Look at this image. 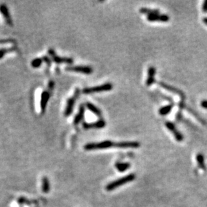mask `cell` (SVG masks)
<instances>
[{
	"mask_svg": "<svg viewBox=\"0 0 207 207\" xmlns=\"http://www.w3.org/2000/svg\"><path fill=\"white\" fill-rule=\"evenodd\" d=\"M42 190L44 193H47L50 190V184H49L48 179L46 177H44L42 178Z\"/></svg>",
	"mask_w": 207,
	"mask_h": 207,
	"instance_id": "ffe728a7",
	"label": "cell"
},
{
	"mask_svg": "<svg viewBox=\"0 0 207 207\" xmlns=\"http://www.w3.org/2000/svg\"><path fill=\"white\" fill-rule=\"evenodd\" d=\"M165 126L168 128V130H169L170 132H172L173 136L176 139V140L177 141H182L184 139V136L182 133H180V131L178 130L176 127L174 125V123L171 122V121H167L165 123Z\"/></svg>",
	"mask_w": 207,
	"mask_h": 207,
	"instance_id": "8992f818",
	"label": "cell"
},
{
	"mask_svg": "<svg viewBox=\"0 0 207 207\" xmlns=\"http://www.w3.org/2000/svg\"><path fill=\"white\" fill-rule=\"evenodd\" d=\"M135 178H136L135 175L133 174L127 175L121 178L120 179L116 180L115 181H113V182L109 184H107V186H106V190L108 191H111V190H115L117 188H118L119 186L124 185L127 183L130 182L131 181H133L134 179H135Z\"/></svg>",
	"mask_w": 207,
	"mask_h": 207,
	"instance_id": "6da1fadb",
	"label": "cell"
},
{
	"mask_svg": "<svg viewBox=\"0 0 207 207\" xmlns=\"http://www.w3.org/2000/svg\"><path fill=\"white\" fill-rule=\"evenodd\" d=\"M157 83H158L160 86L162 87L163 89L174 93V94H177L178 96L181 98V101H184L186 99V95L182 90L178 89L176 87H174L173 86H171V85L165 83L164 82H158Z\"/></svg>",
	"mask_w": 207,
	"mask_h": 207,
	"instance_id": "5b68a950",
	"label": "cell"
},
{
	"mask_svg": "<svg viewBox=\"0 0 207 207\" xmlns=\"http://www.w3.org/2000/svg\"><path fill=\"white\" fill-rule=\"evenodd\" d=\"M156 73V69L153 66H149L148 69H147V77L146 81V84L147 86H151L152 85H153L154 82H156V78H155Z\"/></svg>",
	"mask_w": 207,
	"mask_h": 207,
	"instance_id": "8fae6325",
	"label": "cell"
},
{
	"mask_svg": "<svg viewBox=\"0 0 207 207\" xmlns=\"http://www.w3.org/2000/svg\"><path fill=\"white\" fill-rule=\"evenodd\" d=\"M48 54H50L52 59L54 62H55L57 64L60 63H67V64H72L73 63V60L71 58H64V57H60L56 55L53 49H49L48 50Z\"/></svg>",
	"mask_w": 207,
	"mask_h": 207,
	"instance_id": "ba28073f",
	"label": "cell"
},
{
	"mask_svg": "<svg viewBox=\"0 0 207 207\" xmlns=\"http://www.w3.org/2000/svg\"><path fill=\"white\" fill-rule=\"evenodd\" d=\"M66 71L81 72V73L90 74L93 72L91 67L88 66H70L65 68Z\"/></svg>",
	"mask_w": 207,
	"mask_h": 207,
	"instance_id": "52a82bcc",
	"label": "cell"
},
{
	"mask_svg": "<svg viewBox=\"0 0 207 207\" xmlns=\"http://www.w3.org/2000/svg\"><path fill=\"white\" fill-rule=\"evenodd\" d=\"M140 144L138 141H121L115 143V147L120 148H138Z\"/></svg>",
	"mask_w": 207,
	"mask_h": 207,
	"instance_id": "7c38bea8",
	"label": "cell"
},
{
	"mask_svg": "<svg viewBox=\"0 0 207 207\" xmlns=\"http://www.w3.org/2000/svg\"><path fill=\"white\" fill-rule=\"evenodd\" d=\"M85 106L83 105H81V107L79 108L78 113L76 115V116H75V117L74 119V121H73L74 125H77L82 120V119H83L84 115H85Z\"/></svg>",
	"mask_w": 207,
	"mask_h": 207,
	"instance_id": "5bb4252c",
	"label": "cell"
},
{
	"mask_svg": "<svg viewBox=\"0 0 207 207\" xmlns=\"http://www.w3.org/2000/svg\"><path fill=\"white\" fill-rule=\"evenodd\" d=\"M174 106V103H170L169 105L163 106V107H160L158 110V113L160 115H166L169 114L170 111L172 110L173 107Z\"/></svg>",
	"mask_w": 207,
	"mask_h": 207,
	"instance_id": "9a60e30c",
	"label": "cell"
},
{
	"mask_svg": "<svg viewBox=\"0 0 207 207\" xmlns=\"http://www.w3.org/2000/svg\"><path fill=\"white\" fill-rule=\"evenodd\" d=\"M203 22L204 24H206L207 26V17H205L203 18Z\"/></svg>",
	"mask_w": 207,
	"mask_h": 207,
	"instance_id": "4316f807",
	"label": "cell"
},
{
	"mask_svg": "<svg viewBox=\"0 0 207 207\" xmlns=\"http://www.w3.org/2000/svg\"><path fill=\"white\" fill-rule=\"evenodd\" d=\"M139 12H140L141 14H147V15H148L152 14H159L160 10L157 9H150L147 8V7H141V8L139 9Z\"/></svg>",
	"mask_w": 207,
	"mask_h": 207,
	"instance_id": "e0dca14e",
	"label": "cell"
},
{
	"mask_svg": "<svg viewBox=\"0 0 207 207\" xmlns=\"http://www.w3.org/2000/svg\"><path fill=\"white\" fill-rule=\"evenodd\" d=\"M200 105L204 109H207V100H203L200 103Z\"/></svg>",
	"mask_w": 207,
	"mask_h": 207,
	"instance_id": "484cf974",
	"label": "cell"
},
{
	"mask_svg": "<svg viewBox=\"0 0 207 207\" xmlns=\"http://www.w3.org/2000/svg\"><path fill=\"white\" fill-rule=\"evenodd\" d=\"M14 50H15L14 47L9 48V49H1V50H0V58H1L2 57H3V56L7 52H12Z\"/></svg>",
	"mask_w": 207,
	"mask_h": 207,
	"instance_id": "7402d4cb",
	"label": "cell"
},
{
	"mask_svg": "<svg viewBox=\"0 0 207 207\" xmlns=\"http://www.w3.org/2000/svg\"><path fill=\"white\" fill-rule=\"evenodd\" d=\"M113 84L110 83V82H107V83H105L103 85H99V86L85 88V89L82 90V93H84V94H92V93L109 91V90L113 89Z\"/></svg>",
	"mask_w": 207,
	"mask_h": 207,
	"instance_id": "3957f363",
	"label": "cell"
},
{
	"mask_svg": "<svg viewBox=\"0 0 207 207\" xmlns=\"http://www.w3.org/2000/svg\"><path fill=\"white\" fill-rule=\"evenodd\" d=\"M202 9H203V12L207 13V0H205L203 2V6H202Z\"/></svg>",
	"mask_w": 207,
	"mask_h": 207,
	"instance_id": "cb8c5ba5",
	"label": "cell"
},
{
	"mask_svg": "<svg viewBox=\"0 0 207 207\" xmlns=\"http://www.w3.org/2000/svg\"><path fill=\"white\" fill-rule=\"evenodd\" d=\"M112 147H115V143L109 140L103 141L101 142H98V143H90L85 145L84 148L90 151V150H96V149H103L110 148Z\"/></svg>",
	"mask_w": 207,
	"mask_h": 207,
	"instance_id": "7a4b0ae2",
	"label": "cell"
},
{
	"mask_svg": "<svg viewBox=\"0 0 207 207\" xmlns=\"http://www.w3.org/2000/svg\"><path fill=\"white\" fill-rule=\"evenodd\" d=\"M115 167L119 171L122 172L125 171L128 169H129L130 168V164L129 163H121V162H118L115 164Z\"/></svg>",
	"mask_w": 207,
	"mask_h": 207,
	"instance_id": "ac0fdd59",
	"label": "cell"
},
{
	"mask_svg": "<svg viewBox=\"0 0 207 207\" xmlns=\"http://www.w3.org/2000/svg\"><path fill=\"white\" fill-rule=\"evenodd\" d=\"M0 12L1 14L3 15L4 17L5 18V20H6V22L7 24L9 25H12V20L11 18V15L9 12L8 8L6 6V5L2 4L0 6Z\"/></svg>",
	"mask_w": 207,
	"mask_h": 207,
	"instance_id": "4fadbf2b",
	"label": "cell"
},
{
	"mask_svg": "<svg viewBox=\"0 0 207 207\" xmlns=\"http://www.w3.org/2000/svg\"><path fill=\"white\" fill-rule=\"evenodd\" d=\"M86 107H87L88 109L91 111L92 113H94L95 115H96L98 117H101L102 116V112L99 108L96 107L95 105H93L91 103H86Z\"/></svg>",
	"mask_w": 207,
	"mask_h": 207,
	"instance_id": "2e32d148",
	"label": "cell"
},
{
	"mask_svg": "<svg viewBox=\"0 0 207 207\" xmlns=\"http://www.w3.org/2000/svg\"><path fill=\"white\" fill-rule=\"evenodd\" d=\"M42 59L40 58H34V60L31 62V65L33 67V68H38L41 66V64L42 63Z\"/></svg>",
	"mask_w": 207,
	"mask_h": 207,
	"instance_id": "44dd1931",
	"label": "cell"
},
{
	"mask_svg": "<svg viewBox=\"0 0 207 207\" xmlns=\"http://www.w3.org/2000/svg\"><path fill=\"white\" fill-rule=\"evenodd\" d=\"M54 81H50L48 83V89H49V91L50 90H52L54 89Z\"/></svg>",
	"mask_w": 207,
	"mask_h": 207,
	"instance_id": "d4e9b609",
	"label": "cell"
},
{
	"mask_svg": "<svg viewBox=\"0 0 207 207\" xmlns=\"http://www.w3.org/2000/svg\"><path fill=\"white\" fill-rule=\"evenodd\" d=\"M147 20L149 22H156L160 21L162 22H167L169 21V15L165 14H156L148 15L147 16Z\"/></svg>",
	"mask_w": 207,
	"mask_h": 207,
	"instance_id": "30bf717a",
	"label": "cell"
},
{
	"mask_svg": "<svg viewBox=\"0 0 207 207\" xmlns=\"http://www.w3.org/2000/svg\"><path fill=\"white\" fill-rule=\"evenodd\" d=\"M50 97V91L48 90H45L41 94V99H40V109L41 113L44 114L46 111V106L49 101V99Z\"/></svg>",
	"mask_w": 207,
	"mask_h": 207,
	"instance_id": "9c48e42d",
	"label": "cell"
},
{
	"mask_svg": "<svg viewBox=\"0 0 207 207\" xmlns=\"http://www.w3.org/2000/svg\"><path fill=\"white\" fill-rule=\"evenodd\" d=\"M196 162H197L198 166L201 168L202 170L205 169V164H204V157L203 154H198L196 157Z\"/></svg>",
	"mask_w": 207,
	"mask_h": 207,
	"instance_id": "d6986e66",
	"label": "cell"
},
{
	"mask_svg": "<svg viewBox=\"0 0 207 207\" xmlns=\"http://www.w3.org/2000/svg\"><path fill=\"white\" fill-rule=\"evenodd\" d=\"M42 59L43 62H45V63H46V64H47L48 66H51V60H50V59L48 58L47 56H44V57L42 58Z\"/></svg>",
	"mask_w": 207,
	"mask_h": 207,
	"instance_id": "603a6c76",
	"label": "cell"
},
{
	"mask_svg": "<svg viewBox=\"0 0 207 207\" xmlns=\"http://www.w3.org/2000/svg\"><path fill=\"white\" fill-rule=\"evenodd\" d=\"M80 91H81V90H80L79 89H75L74 95H72L71 98H69V99L67 100L66 109H65V111H64V115H65L66 117L70 116L72 113L75 103H76L77 99H78V97H79Z\"/></svg>",
	"mask_w": 207,
	"mask_h": 207,
	"instance_id": "277c9868",
	"label": "cell"
}]
</instances>
